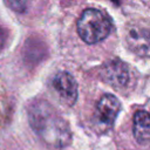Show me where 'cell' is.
<instances>
[{
  "instance_id": "cell-1",
  "label": "cell",
  "mask_w": 150,
  "mask_h": 150,
  "mask_svg": "<svg viewBox=\"0 0 150 150\" xmlns=\"http://www.w3.org/2000/svg\"><path fill=\"white\" fill-rule=\"evenodd\" d=\"M27 116L32 130L45 145L61 150L70 143L71 132L67 121L47 101H32L27 108Z\"/></svg>"
},
{
  "instance_id": "cell-2",
  "label": "cell",
  "mask_w": 150,
  "mask_h": 150,
  "mask_svg": "<svg viewBox=\"0 0 150 150\" xmlns=\"http://www.w3.org/2000/svg\"><path fill=\"white\" fill-rule=\"evenodd\" d=\"M111 29L109 19L98 9H86L77 21V33L80 38L89 45L104 40Z\"/></svg>"
},
{
  "instance_id": "cell-3",
  "label": "cell",
  "mask_w": 150,
  "mask_h": 150,
  "mask_svg": "<svg viewBox=\"0 0 150 150\" xmlns=\"http://www.w3.org/2000/svg\"><path fill=\"white\" fill-rule=\"evenodd\" d=\"M125 40L134 54L150 57V25L145 22L130 23L125 30Z\"/></svg>"
},
{
  "instance_id": "cell-4",
  "label": "cell",
  "mask_w": 150,
  "mask_h": 150,
  "mask_svg": "<svg viewBox=\"0 0 150 150\" xmlns=\"http://www.w3.org/2000/svg\"><path fill=\"white\" fill-rule=\"evenodd\" d=\"M120 110H121V103L117 97H115L111 94L103 95L96 105V110L94 115L95 124L101 127L103 130L111 128Z\"/></svg>"
},
{
  "instance_id": "cell-5",
  "label": "cell",
  "mask_w": 150,
  "mask_h": 150,
  "mask_svg": "<svg viewBox=\"0 0 150 150\" xmlns=\"http://www.w3.org/2000/svg\"><path fill=\"white\" fill-rule=\"evenodd\" d=\"M53 90L66 105H73L77 100V83L68 71H59L52 80Z\"/></svg>"
},
{
  "instance_id": "cell-6",
  "label": "cell",
  "mask_w": 150,
  "mask_h": 150,
  "mask_svg": "<svg viewBox=\"0 0 150 150\" xmlns=\"http://www.w3.org/2000/svg\"><path fill=\"white\" fill-rule=\"evenodd\" d=\"M100 75L105 83L115 88H122L129 81V69L120 60H110L102 64Z\"/></svg>"
},
{
  "instance_id": "cell-7",
  "label": "cell",
  "mask_w": 150,
  "mask_h": 150,
  "mask_svg": "<svg viewBox=\"0 0 150 150\" xmlns=\"http://www.w3.org/2000/svg\"><path fill=\"white\" fill-rule=\"evenodd\" d=\"M46 54H47L46 46L41 39L30 36L26 40L23 48H22V56H23V61L26 64L34 66L39 63L46 56Z\"/></svg>"
},
{
  "instance_id": "cell-8",
  "label": "cell",
  "mask_w": 150,
  "mask_h": 150,
  "mask_svg": "<svg viewBox=\"0 0 150 150\" xmlns=\"http://www.w3.org/2000/svg\"><path fill=\"white\" fill-rule=\"evenodd\" d=\"M134 136L138 143H148L150 141V112L138 110L134 115Z\"/></svg>"
},
{
  "instance_id": "cell-9",
  "label": "cell",
  "mask_w": 150,
  "mask_h": 150,
  "mask_svg": "<svg viewBox=\"0 0 150 150\" xmlns=\"http://www.w3.org/2000/svg\"><path fill=\"white\" fill-rule=\"evenodd\" d=\"M5 5L15 13H25L29 6L30 0H4Z\"/></svg>"
},
{
  "instance_id": "cell-10",
  "label": "cell",
  "mask_w": 150,
  "mask_h": 150,
  "mask_svg": "<svg viewBox=\"0 0 150 150\" xmlns=\"http://www.w3.org/2000/svg\"><path fill=\"white\" fill-rule=\"evenodd\" d=\"M8 41V30L0 23V52L4 50Z\"/></svg>"
},
{
  "instance_id": "cell-11",
  "label": "cell",
  "mask_w": 150,
  "mask_h": 150,
  "mask_svg": "<svg viewBox=\"0 0 150 150\" xmlns=\"http://www.w3.org/2000/svg\"><path fill=\"white\" fill-rule=\"evenodd\" d=\"M110 1H112V2H115V4H118V2H120V0H110Z\"/></svg>"
}]
</instances>
